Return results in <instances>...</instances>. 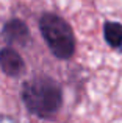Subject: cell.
<instances>
[{
	"instance_id": "cell-6",
	"label": "cell",
	"mask_w": 122,
	"mask_h": 123,
	"mask_svg": "<svg viewBox=\"0 0 122 123\" xmlns=\"http://www.w3.org/2000/svg\"><path fill=\"white\" fill-rule=\"evenodd\" d=\"M0 123H17V122H16L14 117H11L8 114H0Z\"/></svg>"
},
{
	"instance_id": "cell-2",
	"label": "cell",
	"mask_w": 122,
	"mask_h": 123,
	"mask_svg": "<svg viewBox=\"0 0 122 123\" xmlns=\"http://www.w3.org/2000/svg\"><path fill=\"white\" fill-rule=\"evenodd\" d=\"M39 31L50 53L61 61H67L75 55L77 41L70 24L60 14L46 11L39 17Z\"/></svg>"
},
{
	"instance_id": "cell-3",
	"label": "cell",
	"mask_w": 122,
	"mask_h": 123,
	"mask_svg": "<svg viewBox=\"0 0 122 123\" xmlns=\"http://www.w3.org/2000/svg\"><path fill=\"white\" fill-rule=\"evenodd\" d=\"M2 37L6 44L16 45V47H27L31 41V33L28 25L22 19L13 17L3 25Z\"/></svg>"
},
{
	"instance_id": "cell-5",
	"label": "cell",
	"mask_w": 122,
	"mask_h": 123,
	"mask_svg": "<svg viewBox=\"0 0 122 123\" xmlns=\"http://www.w3.org/2000/svg\"><path fill=\"white\" fill-rule=\"evenodd\" d=\"M103 39L108 47L122 51V24L116 20H107L103 24Z\"/></svg>"
},
{
	"instance_id": "cell-4",
	"label": "cell",
	"mask_w": 122,
	"mask_h": 123,
	"mask_svg": "<svg viewBox=\"0 0 122 123\" xmlns=\"http://www.w3.org/2000/svg\"><path fill=\"white\" fill-rule=\"evenodd\" d=\"M0 69L9 78H19L25 73L27 66L16 48L13 47H3L0 48Z\"/></svg>"
},
{
	"instance_id": "cell-1",
	"label": "cell",
	"mask_w": 122,
	"mask_h": 123,
	"mask_svg": "<svg viewBox=\"0 0 122 123\" xmlns=\"http://www.w3.org/2000/svg\"><path fill=\"white\" fill-rule=\"evenodd\" d=\"M20 98L31 115L41 120H53L63 108V87L49 75H36L22 86Z\"/></svg>"
}]
</instances>
